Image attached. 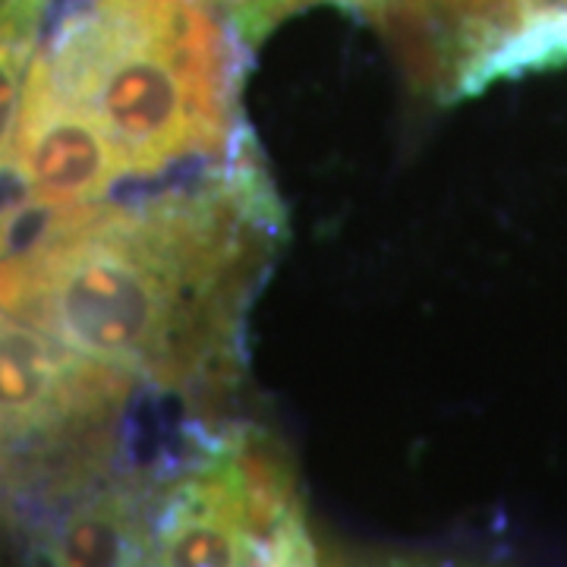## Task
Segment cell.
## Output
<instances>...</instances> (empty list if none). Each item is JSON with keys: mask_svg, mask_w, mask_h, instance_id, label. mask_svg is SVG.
<instances>
[{"mask_svg": "<svg viewBox=\"0 0 567 567\" xmlns=\"http://www.w3.org/2000/svg\"><path fill=\"white\" fill-rule=\"evenodd\" d=\"M126 385L130 372L0 312V447L82 425L117 404Z\"/></svg>", "mask_w": 567, "mask_h": 567, "instance_id": "3957f363", "label": "cell"}, {"mask_svg": "<svg viewBox=\"0 0 567 567\" xmlns=\"http://www.w3.org/2000/svg\"><path fill=\"white\" fill-rule=\"evenodd\" d=\"M256 193H215L145 212L70 208L0 259V312L89 360L162 382L199 369L218 338L240 259L237 224Z\"/></svg>", "mask_w": 567, "mask_h": 567, "instance_id": "6da1fadb", "label": "cell"}, {"mask_svg": "<svg viewBox=\"0 0 567 567\" xmlns=\"http://www.w3.org/2000/svg\"><path fill=\"white\" fill-rule=\"evenodd\" d=\"M259 567H319L316 548L309 539L303 543H290V546L275 548Z\"/></svg>", "mask_w": 567, "mask_h": 567, "instance_id": "8992f818", "label": "cell"}, {"mask_svg": "<svg viewBox=\"0 0 567 567\" xmlns=\"http://www.w3.org/2000/svg\"><path fill=\"white\" fill-rule=\"evenodd\" d=\"M51 0H0V158L17 152L25 82Z\"/></svg>", "mask_w": 567, "mask_h": 567, "instance_id": "5b68a950", "label": "cell"}, {"mask_svg": "<svg viewBox=\"0 0 567 567\" xmlns=\"http://www.w3.org/2000/svg\"><path fill=\"white\" fill-rule=\"evenodd\" d=\"M17 152L39 205L58 212L95 205L126 174L99 121L51 80L39 58L25 82Z\"/></svg>", "mask_w": 567, "mask_h": 567, "instance_id": "277c9868", "label": "cell"}, {"mask_svg": "<svg viewBox=\"0 0 567 567\" xmlns=\"http://www.w3.org/2000/svg\"><path fill=\"white\" fill-rule=\"evenodd\" d=\"M35 58L99 121L126 174L221 140L227 58L196 0H92Z\"/></svg>", "mask_w": 567, "mask_h": 567, "instance_id": "7a4b0ae2", "label": "cell"}, {"mask_svg": "<svg viewBox=\"0 0 567 567\" xmlns=\"http://www.w3.org/2000/svg\"><path fill=\"white\" fill-rule=\"evenodd\" d=\"M445 7L451 10H464V13H476V17H483L486 10H495V7H505L511 0H442Z\"/></svg>", "mask_w": 567, "mask_h": 567, "instance_id": "52a82bcc", "label": "cell"}]
</instances>
